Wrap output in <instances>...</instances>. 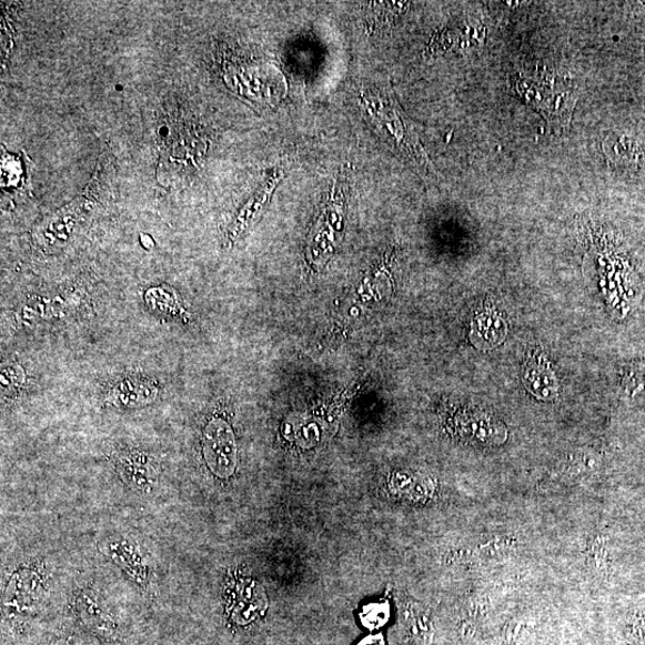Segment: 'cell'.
I'll use <instances>...</instances> for the list:
<instances>
[{"mask_svg": "<svg viewBox=\"0 0 645 645\" xmlns=\"http://www.w3.org/2000/svg\"><path fill=\"white\" fill-rule=\"evenodd\" d=\"M516 89L534 108L553 124H570L577 94L571 82L555 74L545 73L540 77H524L516 82Z\"/></svg>", "mask_w": 645, "mask_h": 645, "instance_id": "1", "label": "cell"}, {"mask_svg": "<svg viewBox=\"0 0 645 645\" xmlns=\"http://www.w3.org/2000/svg\"><path fill=\"white\" fill-rule=\"evenodd\" d=\"M202 449L204 461L219 478H229L238 466V445L229 423L212 420L203 431Z\"/></svg>", "mask_w": 645, "mask_h": 645, "instance_id": "2", "label": "cell"}, {"mask_svg": "<svg viewBox=\"0 0 645 645\" xmlns=\"http://www.w3.org/2000/svg\"><path fill=\"white\" fill-rule=\"evenodd\" d=\"M43 594V581L33 571L13 574L4 594V607L9 616L26 617L33 613Z\"/></svg>", "mask_w": 645, "mask_h": 645, "instance_id": "3", "label": "cell"}, {"mask_svg": "<svg viewBox=\"0 0 645 645\" xmlns=\"http://www.w3.org/2000/svg\"><path fill=\"white\" fill-rule=\"evenodd\" d=\"M607 161L628 175L645 179V143L627 135L609 134L603 144Z\"/></svg>", "mask_w": 645, "mask_h": 645, "instance_id": "4", "label": "cell"}, {"mask_svg": "<svg viewBox=\"0 0 645 645\" xmlns=\"http://www.w3.org/2000/svg\"><path fill=\"white\" fill-rule=\"evenodd\" d=\"M160 396V389L144 377H128L109 392L108 401L119 407L135 409L151 404Z\"/></svg>", "mask_w": 645, "mask_h": 645, "instance_id": "5", "label": "cell"}, {"mask_svg": "<svg viewBox=\"0 0 645 645\" xmlns=\"http://www.w3.org/2000/svg\"><path fill=\"white\" fill-rule=\"evenodd\" d=\"M265 607V597L255 582L245 581L238 593H233L230 613L235 623L246 625L263 616Z\"/></svg>", "mask_w": 645, "mask_h": 645, "instance_id": "6", "label": "cell"}, {"mask_svg": "<svg viewBox=\"0 0 645 645\" xmlns=\"http://www.w3.org/2000/svg\"><path fill=\"white\" fill-rule=\"evenodd\" d=\"M524 383L537 397L547 400L556 396L555 374L542 357L528 361L524 373Z\"/></svg>", "mask_w": 645, "mask_h": 645, "instance_id": "7", "label": "cell"}, {"mask_svg": "<svg viewBox=\"0 0 645 645\" xmlns=\"http://www.w3.org/2000/svg\"><path fill=\"white\" fill-rule=\"evenodd\" d=\"M77 612L81 619L93 631L108 634L114 632L115 625L112 617L103 611L98 597L93 594L83 593L78 597Z\"/></svg>", "mask_w": 645, "mask_h": 645, "instance_id": "8", "label": "cell"}, {"mask_svg": "<svg viewBox=\"0 0 645 645\" xmlns=\"http://www.w3.org/2000/svg\"><path fill=\"white\" fill-rule=\"evenodd\" d=\"M121 468L123 474L131 478V482L139 485L140 490H149L151 470L144 457L137 455V457L123 458L121 460Z\"/></svg>", "mask_w": 645, "mask_h": 645, "instance_id": "9", "label": "cell"}, {"mask_svg": "<svg viewBox=\"0 0 645 645\" xmlns=\"http://www.w3.org/2000/svg\"><path fill=\"white\" fill-rule=\"evenodd\" d=\"M390 618V608L385 604H375L366 606L361 613V622L370 628V631H376V628L383 627Z\"/></svg>", "mask_w": 645, "mask_h": 645, "instance_id": "10", "label": "cell"}, {"mask_svg": "<svg viewBox=\"0 0 645 645\" xmlns=\"http://www.w3.org/2000/svg\"><path fill=\"white\" fill-rule=\"evenodd\" d=\"M406 626L409 634H411V636L415 638L416 642L421 644L430 643L431 631L426 619L419 616L416 617L411 612H406Z\"/></svg>", "mask_w": 645, "mask_h": 645, "instance_id": "11", "label": "cell"}, {"mask_svg": "<svg viewBox=\"0 0 645 645\" xmlns=\"http://www.w3.org/2000/svg\"><path fill=\"white\" fill-rule=\"evenodd\" d=\"M24 377V373L20 366H7L2 372V386L7 390H14L23 384Z\"/></svg>", "mask_w": 645, "mask_h": 645, "instance_id": "12", "label": "cell"}, {"mask_svg": "<svg viewBox=\"0 0 645 645\" xmlns=\"http://www.w3.org/2000/svg\"><path fill=\"white\" fill-rule=\"evenodd\" d=\"M357 645H385V639L382 635L369 636L361 641Z\"/></svg>", "mask_w": 645, "mask_h": 645, "instance_id": "13", "label": "cell"}]
</instances>
